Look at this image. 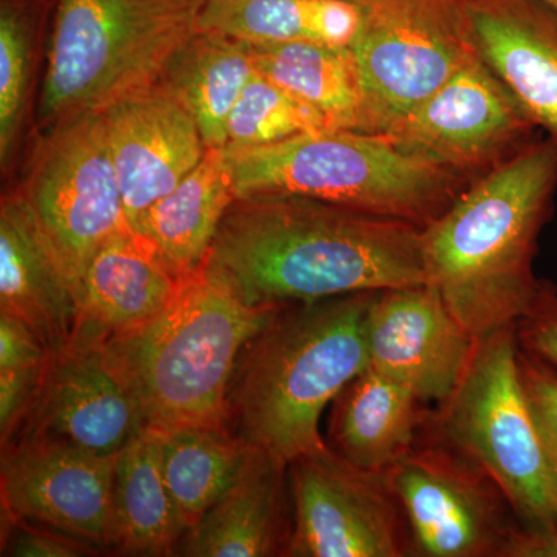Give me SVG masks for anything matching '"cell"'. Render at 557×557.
Instances as JSON below:
<instances>
[{"label": "cell", "mask_w": 557, "mask_h": 557, "mask_svg": "<svg viewBox=\"0 0 557 557\" xmlns=\"http://www.w3.org/2000/svg\"><path fill=\"white\" fill-rule=\"evenodd\" d=\"M423 228L309 197L236 199L203 271L240 302L281 307L423 284Z\"/></svg>", "instance_id": "6da1fadb"}, {"label": "cell", "mask_w": 557, "mask_h": 557, "mask_svg": "<svg viewBox=\"0 0 557 557\" xmlns=\"http://www.w3.org/2000/svg\"><path fill=\"white\" fill-rule=\"evenodd\" d=\"M557 190V141L537 138L423 228L426 281L475 338L516 325L549 282L534 274Z\"/></svg>", "instance_id": "7a4b0ae2"}, {"label": "cell", "mask_w": 557, "mask_h": 557, "mask_svg": "<svg viewBox=\"0 0 557 557\" xmlns=\"http://www.w3.org/2000/svg\"><path fill=\"white\" fill-rule=\"evenodd\" d=\"M376 293L282 306L237 362L228 395L234 435L287 465L324 448L322 413L369 369L366 319Z\"/></svg>", "instance_id": "3957f363"}, {"label": "cell", "mask_w": 557, "mask_h": 557, "mask_svg": "<svg viewBox=\"0 0 557 557\" xmlns=\"http://www.w3.org/2000/svg\"><path fill=\"white\" fill-rule=\"evenodd\" d=\"M281 307L247 306L201 269L183 278L157 317L106 336L146 426L228 428L230 386L242 351Z\"/></svg>", "instance_id": "277c9868"}, {"label": "cell", "mask_w": 557, "mask_h": 557, "mask_svg": "<svg viewBox=\"0 0 557 557\" xmlns=\"http://www.w3.org/2000/svg\"><path fill=\"white\" fill-rule=\"evenodd\" d=\"M236 199L299 196L426 228L471 183L387 135L321 131L225 148Z\"/></svg>", "instance_id": "5b68a950"}, {"label": "cell", "mask_w": 557, "mask_h": 557, "mask_svg": "<svg viewBox=\"0 0 557 557\" xmlns=\"http://www.w3.org/2000/svg\"><path fill=\"white\" fill-rule=\"evenodd\" d=\"M205 0H54L39 121L61 124L157 86Z\"/></svg>", "instance_id": "8992f818"}, {"label": "cell", "mask_w": 557, "mask_h": 557, "mask_svg": "<svg viewBox=\"0 0 557 557\" xmlns=\"http://www.w3.org/2000/svg\"><path fill=\"white\" fill-rule=\"evenodd\" d=\"M424 429L485 468L523 527H557V474L520 379L516 325L478 339L463 379Z\"/></svg>", "instance_id": "52a82bcc"}, {"label": "cell", "mask_w": 557, "mask_h": 557, "mask_svg": "<svg viewBox=\"0 0 557 557\" xmlns=\"http://www.w3.org/2000/svg\"><path fill=\"white\" fill-rule=\"evenodd\" d=\"M387 478L405 511L412 556L505 557L522 527L486 469L424 428Z\"/></svg>", "instance_id": "ba28073f"}, {"label": "cell", "mask_w": 557, "mask_h": 557, "mask_svg": "<svg viewBox=\"0 0 557 557\" xmlns=\"http://www.w3.org/2000/svg\"><path fill=\"white\" fill-rule=\"evenodd\" d=\"M20 193L78 293L95 252L129 228L102 113L51 131Z\"/></svg>", "instance_id": "9c48e42d"}, {"label": "cell", "mask_w": 557, "mask_h": 557, "mask_svg": "<svg viewBox=\"0 0 557 557\" xmlns=\"http://www.w3.org/2000/svg\"><path fill=\"white\" fill-rule=\"evenodd\" d=\"M351 49L388 135L478 57L463 0H369Z\"/></svg>", "instance_id": "30bf717a"}, {"label": "cell", "mask_w": 557, "mask_h": 557, "mask_svg": "<svg viewBox=\"0 0 557 557\" xmlns=\"http://www.w3.org/2000/svg\"><path fill=\"white\" fill-rule=\"evenodd\" d=\"M288 557L412 556L408 522L387 474L348 463L325 445L288 463Z\"/></svg>", "instance_id": "8fae6325"}, {"label": "cell", "mask_w": 557, "mask_h": 557, "mask_svg": "<svg viewBox=\"0 0 557 557\" xmlns=\"http://www.w3.org/2000/svg\"><path fill=\"white\" fill-rule=\"evenodd\" d=\"M537 131L515 95L475 57L388 137L474 183L530 148Z\"/></svg>", "instance_id": "7c38bea8"}, {"label": "cell", "mask_w": 557, "mask_h": 557, "mask_svg": "<svg viewBox=\"0 0 557 557\" xmlns=\"http://www.w3.org/2000/svg\"><path fill=\"white\" fill-rule=\"evenodd\" d=\"M3 518L24 520L94 549H115V457L51 437L3 446Z\"/></svg>", "instance_id": "4fadbf2b"}, {"label": "cell", "mask_w": 557, "mask_h": 557, "mask_svg": "<svg viewBox=\"0 0 557 557\" xmlns=\"http://www.w3.org/2000/svg\"><path fill=\"white\" fill-rule=\"evenodd\" d=\"M143 428L137 397L106 336L78 327L67 346L47 358L30 409L3 445L51 437L98 456H116Z\"/></svg>", "instance_id": "5bb4252c"}, {"label": "cell", "mask_w": 557, "mask_h": 557, "mask_svg": "<svg viewBox=\"0 0 557 557\" xmlns=\"http://www.w3.org/2000/svg\"><path fill=\"white\" fill-rule=\"evenodd\" d=\"M369 368L442 405L467 372L478 338L429 282L381 289L366 319Z\"/></svg>", "instance_id": "9a60e30c"}, {"label": "cell", "mask_w": 557, "mask_h": 557, "mask_svg": "<svg viewBox=\"0 0 557 557\" xmlns=\"http://www.w3.org/2000/svg\"><path fill=\"white\" fill-rule=\"evenodd\" d=\"M127 225L171 193L207 153L196 120L164 87H150L102 110Z\"/></svg>", "instance_id": "2e32d148"}, {"label": "cell", "mask_w": 557, "mask_h": 557, "mask_svg": "<svg viewBox=\"0 0 557 557\" xmlns=\"http://www.w3.org/2000/svg\"><path fill=\"white\" fill-rule=\"evenodd\" d=\"M480 60L557 141V11L539 0H463Z\"/></svg>", "instance_id": "e0dca14e"}, {"label": "cell", "mask_w": 557, "mask_h": 557, "mask_svg": "<svg viewBox=\"0 0 557 557\" xmlns=\"http://www.w3.org/2000/svg\"><path fill=\"white\" fill-rule=\"evenodd\" d=\"M0 313L22 319L49 354L75 336L78 293L21 193L0 205Z\"/></svg>", "instance_id": "ac0fdd59"}, {"label": "cell", "mask_w": 557, "mask_h": 557, "mask_svg": "<svg viewBox=\"0 0 557 557\" xmlns=\"http://www.w3.org/2000/svg\"><path fill=\"white\" fill-rule=\"evenodd\" d=\"M292 528L288 465L255 448L240 478L186 531L174 555L285 556Z\"/></svg>", "instance_id": "d6986e66"}, {"label": "cell", "mask_w": 557, "mask_h": 557, "mask_svg": "<svg viewBox=\"0 0 557 557\" xmlns=\"http://www.w3.org/2000/svg\"><path fill=\"white\" fill-rule=\"evenodd\" d=\"M431 412L410 388L369 368L333 399L327 445L354 467L387 474L417 445Z\"/></svg>", "instance_id": "ffe728a7"}, {"label": "cell", "mask_w": 557, "mask_h": 557, "mask_svg": "<svg viewBox=\"0 0 557 557\" xmlns=\"http://www.w3.org/2000/svg\"><path fill=\"white\" fill-rule=\"evenodd\" d=\"M251 46L259 75L317 109L333 131L388 137L386 113L373 100L351 47L318 42Z\"/></svg>", "instance_id": "44dd1931"}, {"label": "cell", "mask_w": 557, "mask_h": 557, "mask_svg": "<svg viewBox=\"0 0 557 557\" xmlns=\"http://www.w3.org/2000/svg\"><path fill=\"white\" fill-rule=\"evenodd\" d=\"M182 281L135 231H120L81 277L79 327L102 336L138 327L170 306Z\"/></svg>", "instance_id": "7402d4cb"}, {"label": "cell", "mask_w": 557, "mask_h": 557, "mask_svg": "<svg viewBox=\"0 0 557 557\" xmlns=\"http://www.w3.org/2000/svg\"><path fill=\"white\" fill-rule=\"evenodd\" d=\"M236 194L226 150L208 149L203 160L171 193L150 205L132 231L178 278L203 269L220 223Z\"/></svg>", "instance_id": "603a6c76"}, {"label": "cell", "mask_w": 557, "mask_h": 557, "mask_svg": "<svg viewBox=\"0 0 557 557\" xmlns=\"http://www.w3.org/2000/svg\"><path fill=\"white\" fill-rule=\"evenodd\" d=\"M256 75L251 44L200 30L172 60L159 86L188 109L208 149H223L231 112Z\"/></svg>", "instance_id": "cb8c5ba5"}, {"label": "cell", "mask_w": 557, "mask_h": 557, "mask_svg": "<svg viewBox=\"0 0 557 557\" xmlns=\"http://www.w3.org/2000/svg\"><path fill=\"white\" fill-rule=\"evenodd\" d=\"M364 5L351 0H205L199 28L248 44L351 47Z\"/></svg>", "instance_id": "d4e9b609"}, {"label": "cell", "mask_w": 557, "mask_h": 557, "mask_svg": "<svg viewBox=\"0 0 557 557\" xmlns=\"http://www.w3.org/2000/svg\"><path fill=\"white\" fill-rule=\"evenodd\" d=\"M116 552L172 556L185 536L163 468L160 431L143 428L115 457Z\"/></svg>", "instance_id": "484cf974"}, {"label": "cell", "mask_w": 557, "mask_h": 557, "mask_svg": "<svg viewBox=\"0 0 557 557\" xmlns=\"http://www.w3.org/2000/svg\"><path fill=\"white\" fill-rule=\"evenodd\" d=\"M159 431L164 482L186 534L240 478L255 448L226 426Z\"/></svg>", "instance_id": "4316f807"}, {"label": "cell", "mask_w": 557, "mask_h": 557, "mask_svg": "<svg viewBox=\"0 0 557 557\" xmlns=\"http://www.w3.org/2000/svg\"><path fill=\"white\" fill-rule=\"evenodd\" d=\"M321 131H333L324 115L258 72L231 112L226 148H260Z\"/></svg>", "instance_id": "83f0119b"}, {"label": "cell", "mask_w": 557, "mask_h": 557, "mask_svg": "<svg viewBox=\"0 0 557 557\" xmlns=\"http://www.w3.org/2000/svg\"><path fill=\"white\" fill-rule=\"evenodd\" d=\"M42 0H2L0 3V159L9 160L16 141L28 78L33 21Z\"/></svg>", "instance_id": "f1b7e54d"}, {"label": "cell", "mask_w": 557, "mask_h": 557, "mask_svg": "<svg viewBox=\"0 0 557 557\" xmlns=\"http://www.w3.org/2000/svg\"><path fill=\"white\" fill-rule=\"evenodd\" d=\"M519 369L528 403L557 474V370L520 347Z\"/></svg>", "instance_id": "f546056e"}, {"label": "cell", "mask_w": 557, "mask_h": 557, "mask_svg": "<svg viewBox=\"0 0 557 557\" xmlns=\"http://www.w3.org/2000/svg\"><path fill=\"white\" fill-rule=\"evenodd\" d=\"M3 519L9 523L7 536H3V556L78 557L94 553L87 545L49 528L33 525L24 520Z\"/></svg>", "instance_id": "4dcf8cb0"}, {"label": "cell", "mask_w": 557, "mask_h": 557, "mask_svg": "<svg viewBox=\"0 0 557 557\" xmlns=\"http://www.w3.org/2000/svg\"><path fill=\"white\" fill-rule=\"evenodd\" d=\"M519 347L557 370V288L549 284L516 324Z\"/></svg>", "instance_id": "1f68e13d"}, {"label": "cell", "mask_w": 557, "mask_h": 557, "mask_svg": "<svg viewBox=\"0 0 557 557\" xmlns=\"http://www.w3.org/2000/svg\"><path fill=\"white\" fill-rule=\"evenodd\" d=\"M46 364V362H44ZM44 366L0 370V432L2 445L13 437L38 391Z\"/></svg>", "instance_id": "d6a6232c"}, {"label": "cell", "mask_w": 557, "mask_h": 557, "mask_svg": "<svg viewBox=\"0 0 557 557\" xmlns=\"http://www.w3.org/2000/svg\"><path fill=\"white\" fill-rule=\"evenodd\" d=\"M49 355L36 333L22 319L0 313V370L40 368Z\"/></svg>", "instance_id": "836d02e7"}, {"label": "cell", "mask_w": 557, "mask_h": 557, "mask_svg": "<svg viewBox=\"0 0 557 557\" xmlns=\"http://www.w3.org/2000/svg\"><path fill=\"white\" fill-rule=\"evenodd\" d=\"M505 557H557V527H520Z\"/></svg>", "instance_id": "e575fe53"}, {"label": "cell", "mask_w": 557, "mask_h": 557, "mask_svg": "<svg viewBox=\"0 0 557 557\" xmlns=\"http://www.w3.org/2000/svg\"><path fill=\"white\" fill-rule=\"evenodd\" d=\"M539 2L545 3L549 9L557 11V0H539Z\"/></svg>", "instance_id": "d590c367"}, {"label": "cell", "mask_w": 557, "mask_h": 557, "mask_svg": "<svg viewBox=\"0 0 557 557\" xmlns=\"http://www.w3.org/2000/svg\"><path fill=\"white\" fill-rule=\"evenodd\" d=\"M351 2H358L361 3V5H366V3L369 2V0H351Z\"/></svg>", "instance_id": "8d00e7d4"}]
</instances>
